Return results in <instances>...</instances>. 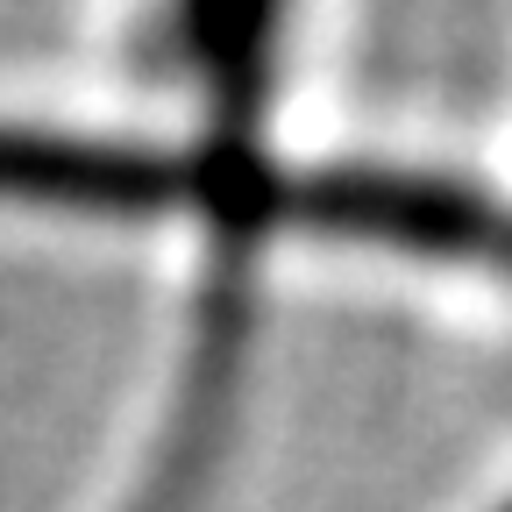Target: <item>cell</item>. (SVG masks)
Wrapping results in <instances>:
<instances>
[{
  "mask_svg": "<svg viewBox=\"0 0 512 512\" xmlns=\"http://www.w3.org/2000/svg\"><path fill=\"white\" fill-rule=\"evenodd\" d=\"M107 100L192 164L200 249L178 271L171 349L128 434L107 512H214L235 456L292 171L328 143L320 86L349 43V0H100Z\"/></svg>",
  "mask_w": 512,
  "mask_h": 512,
  "instance_id": "obj_1",
  "label": "cell"
},
{
  "mask_svg": "<svg viewBox=\"0 0 512 512\" xmlns=\"http://www.w3.org/2000/svg\"><path fill=\"white\" fill-rule=\"evenodd\" d=\"M0 235L128 242L185 271L200 249V178L121 100L0 93Z\"/></svg>",
  "mask_w": 512,
  "mask_h": 512,
  "instance_id": "obj_2",
  "label": "cell"
},
{
  "mask_svg": "<svg viewBox=\"0 0 512 512\" xmlns=\"http://www.w3.org/2000/svg\"><path fill=\"white\" fill-rule=\"evenodd\" d=\"M434 36L448 43V86L498 93V128L512 100V0H441Z\"/></svg>",
  "mask_w": 512,
  "mask_h": 512,
  "instance_id": "obj_3",
  "label": "cell"
},
{
  "mask_svg": "<svg viewBox=\"0 0 512 512\" xmlns=\"http://www.w3.org/2000/svg\"><path fill=\"white\" fill-rule=\"evenodd\" d=\"M491 157L505 164V185H512V100H505V128H498V143H491Z\"/></svg>",
  "mask_w": 512,
  "mask_h": 512,
  "instance_id": "obj_4",
  "label": "cell"
}]
</instances>
